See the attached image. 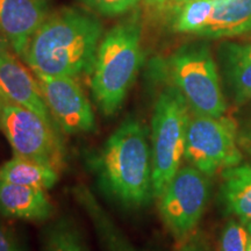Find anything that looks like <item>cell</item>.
I'll return each mask as SVG.
<instances>
[{
    "mask_svg": "<svg viewBox=\"0 0 251 251\" xmlns=\"http://www.w3.org/2000/svg\"><path fill=\"white\" fill-rule=\"evenodd\" d=\"M48 14V0H0V33L18 56Z\"/></svg>",
    "mask_w": 251,
    "mask_h": 251,
    "instance_id": "obj_11",
    "label": "cell"
},
{
    "mask_svg": "<svg viewBox=\"0 0 251 251\" xmlns=\"http://www.w3.org/2000/svg\"><path fill=\"white\" fill-rule=\"evenodd\" d=\"M0 214L29 222H48L55 206L47 190L0 181Z\"/></svg>",
    "mask_w": 251,
    "mask_h": 251,
    "instance_id": "obj_12",
    "label": "cell"
},
{
    "mask_svg": "<svg viewBox=\"0 0 251 251\" xmlns=\"http://www.w3.org/2000/svg\"><path fill=\"white\" fill-rule=\"evenodd\" d=\"M219 198L228 214L251 220V165L238 164L221 171Z\"/></svg>",
    "mask_w": 251,
    "mask_h": 251,
    "instance_id": "obj_16",
    "label": "cell"
},
{
    "mask_svg": "<svg viewBox=\"0 0 251 251\" xmlns=\"http://www.w3.org/2000/svg\"><path fill=\"white\" fill-rule=\"evenodd\" d=\"M251 29V0H215L211 17L199 35L236 36Z\"/></svg>",
    "mask_w": 251,
    "mask_h": 251,
    "instance_id": "obj_15",
    "label": "cell"
},
{
    "mask_svg": "<svg viewBox=\"0 0 251 251\" xmlns=\"http://www.w3.org/2000/svg\"><path fill=\"white\" fill-rule=\"evenodd\" d=\"M101 36L102 24L93 13L65 7L48 14L21 58L34 74L72 78L91 75Z\"/></svg>",
    "mask_w": 251,
    "mask_h": 251,
    "instance_id": "obj_2",
    "label": "cell"
},
{
    "mask_svg": "<svg viewBox=\"0 0 251 251\" xmlns=\"http://www.w3.org/2000/svg\"><path fill=\"white\" fill-rule=\"evenodd\" d=\"M9 49H11V46H9L8 41L5 39L4 35H2L1 33H0V54H2V52H6V51H9Z\"/></svg>",
    "mask_w": 251,
    "mask_h": 251,
    "instance_id": "obj_25",
    "label": "cell"
},
{
    "mask_svg": "<svg viewBox=\"0 0 251 251\" xmlns=\"http://www.w3.org/2000/svg\"><path fill=\"white\" fill-rule=\"evenodd\" d=\"M247 251H251V237L249 236V241H248V246H247Z\"/></svg>",
    "mask_w": 251,
    "mask_h": 251,
    "instance_id": "obj_29",
    "label": "cell"
},
{
    "mask_svg": "<svg viewBox=\"0 0 251 251\" xmlns=\"http://www.w3.org/2000/svg\"><path fill=\"white\" fill-rule=\"evenodd\" d=\"M59 172L45 163L13 156L0 166V181L49 190L58 183Z\"/></svg>",
    "mask_w": 251,
    "mask_h": 251,
    "instance_id": "obj_17",
    "label": "cell"
},
{
    "mask_svg": "<svg viewBox=\"0 0 251 251\" xmlns=\"http://www.w3.org/2000/svg\"><path fill=\"white\" fill-rule=\"evenodd\" d=\"M218 58L225 85L237 105L251 100V45L225 42Z\"/></svg>",
    "mask_w": 251,
    "mask_h": 251,
    "instance_id": "obj_14",
    "label": "cell"
},
{
    "mask_svg": "<svg viewBox=\"0 0 251 251\" xmlns=\"http://www.w3.org/2000/svg\"><path fill=\"white\" fill-rule=\"evenodd\" d=\"M241 222L244 225V227H246L248 233H249V236L251 237V220H247V221H241Z\"/></svg>",
    "mask_w": 251,
    "mask_h": 251,
    "instance_id": "obj_26",
    "label": "cell"
},
{
    "mask_svg": "<svg viewBox=\"0 0 251 251\" xmlns=\"http://www.w3.org/2000/svg\"><path fill=\"white\" fill-rule=\"evenodd\" d=\"M0 251H27L18 235L0 222Z\"/></svg>",
    "mask_w": 251,
    "mask_h": 251,
    "instance_id": "obj_24",
    "label": "cell"
},
{
    "mask_svg": "<svg viewBox=\"0 0 251 251\" xmlns=\"http://www.w3.org/2000/svg\"><path fill=\"white\" fill-rule=\"evenodd\" d=\"M50 113L62 133L89 134L96 130L92 105L76 78L35 74Z\"/></svg>",
    "mask_w": 251,
    "mask_h": 251,
    "instance_id": "obj_9",
    "label": "cell"
},
{
    "mask_svg": "<svg viewBox=\"0 0 251 251\" xmlns=\"http://www.w3.org/2000/svg\"><path fill=\"white\" fill-rule=\"evenodd\" d=\"M215 0H181L178 1L175 29L180 33L199 35L211 17Z\"/></svg>",
    "mask_w": 251,
    "mask_h": 251,
    "instance_id": "obj_19",
    "label": "cell"
},
{
    "mask_svg": "<svg viewBox=\"0 0 251 251\" xmlns=\"http://www.w3.org/2000/svg\"><path fill=\"white\" fill-rule=\"evenodd\" d=\"M178 1H181V0H178Z\"/></svg>",
    "mask_w": 251,
    "mask_h": 251,
    "instance_id": "obj_30",
    "label": "cell"
},
{
    "mask_svg": "<svg viewBox=\"0 0 251 251\" xmlns=\"http://www.w3.org/2000/svg\"><path fill=\"white\" fill-rule=\"evenodd\" d=\"M169 72L192 114L213 118L225 115L227 101L218 67L206 42L197 41L179 47L169 59Z\"/></svg>",
    "mask_w": 251,
    "mask_h": 251,
    "instance_id": "obj_5",
    "label": "cell"
},
{
    "mask_svg": "<svg viewBox=\"0 0 251 251\" xmlns=\"http://www.w3.org/2000/svg\"><path fill=\"white\" fill-rule=\"evenodd\" d=\"M71 192L90 219L101 251H144L131 242L86 185L78 184Z\"/></svg>",
    "mask_w": 251,
    "mask_h": 251,
    "instance_id": "obj_13",
    "label": "cell"
},
{
    "mask_svg": "<svg viewBox=\"0 0 251 251\" xmlns=\"http://www.w3.org/2000/svg\"><path fill=\"white\" fill-rule=\"evenodd\" d=\"M148 1L152 5H162L164 4L165 1H168V0H148Z\"/></svg>",
    "mask_w": 251,
    "mask_h": 251,
    "instance_id": "obj_27",
    "label": "cell"
},
{
    "mask_svg": "<svg viewBox=\"0 0 251 251\" xmlns=\"http://www.w3.org/2000/svg\"><path fill=\"white\" fill-rule=\"evenodd\" d=\"M237 142L240 149L251 156V111L237 121Z\"/></svg>",
    "mask_w": 251,
    "mask_h": 251,
    "instance_id": "obj_23",
    "label": "cell"
},
{
    "mask_svg": "<svg viewBox=\"0 0 251 251\" xmlns=\"http://www.w3.org/2000/svg\"><path fill=\"white\" fill-rule=\"evenodd\" d=\"M40 250L91 251L83 230L68 215H59L46 222L41 231Z\"/></svg>",
    "mask_w": 251,
    "mask_h": 251,
    "instance_id": "obj_18",
    "label": "cell"
},
{
    "mask_svg": "<svg viewBox=\"0 0 251 251\" xmlns=\"http://www.w3.org/2000/svg\"><path fill=\"white\" fill-rule=\"evenodd\" d=\"M249 233L242 222L230 219L222 229L218 251H247Z\"/></svg>",
    "mask_w": 251,
    "mask_h": 251,
    "instance_id": "obj_20",
    "label": "cell"
},
{
    "mask_svg": "<svg viewBox=\"0 0 251 251\" xmlns=\"http://www.w3.org/2000/svg\"><path fill=\"white\" fill-rule=\"evenodd\" d=\"M191 112L175 85L166 86L156 100L151 118L150 149L153 194L157 198L177 174L184 158Z\"/></svg>",
    "mask_w": 251,
    "mask_h": 251,
    "instance_id": "obj_4",
    "label": "cell"
},
{
    "mask_svg": "<svg viewBox=\"0 0 251 251\" xmlns=\"http://www.w3.org/2000/svg\"><path fill=\"white\" fill-rule=\"evenodd\" d=\"M142 26L139 14L112 27L101 39L91 72V92L100 112L120 111L143 64Z\"/></svg>",
    "mask_w": 251,
    "mask_h": 251,
    "instance_id": "obj_3",
    "label": "cell"
},
{
    "mask_svg": "<svg viewBox=\"0 0 251 251\" xmlns=\"http://www.w3.org/2000/svg\"><path fill=\"white\" fill-rule=\"evenodd\" d=\"M209 197V177L190 164L180 166L157 197L163 224L177 243L197 230Z\"/></svg>",
    "mask_w": 251,
    "mask_h": 251,
    "instance_id": "obj_8",
    "label": "cell"
},
{
    "mask_svg": "<svg viewBox=\"0 0 251 251\" xmlns=\"http://www.w3.org/2000/svg\"><path fill=\"white\" fill-rule=\"evenodd\" d=\"M96 13L106 17L120 15L133 8L140 0H80Z\"/></svg>",
    "mask_w": 251,
    "mask_h": 251,
    "instance_id": "obj_21",
    "label": "cell"
},
{
    "mask_svg": "<svg viewBox=\"0 0 251 251\" xmlns=\"http://www.w3.org/2000/svg\"><path fill=\"white\" fill-rule=\"evenodd\" d=\"M0 87L11 101L35 113L50 127L62 133L47 106L37 79H34L11 51L0 54Z\"/></svg>",
    "mask_w": 251,
    "mask_h": 251,
    "instance_id": "obj_10",
    "label": "cell"
},
{
    "mask_svg": "<svg viewBox=\"0 0 251 251\" xmlns=\"http://www.w3.org/2000/svg\"><path fill=\"white\" fill-rule=\"evenodd\" d=\"M89 161L100 192L125 211L155 198L148 128L137 118H126Z\"/></svg>",
    "mask_w": 251,
    "mask_h": 251,
    "instance_id": "obj_1",
    "label": "cell"
},
{
    "mask_svg": "<svg viewBox=\"0 0 251 251\" xmlns=\"http://www.w3.org/2000/svg\"><path fill=\"white\" fill-rule=\"evenodd\" d=\"M184 158L190 165L212 177L241 164L237 121L231 117L191 115L187 126Z\"/></svg>",
    "mask_w": 251,
    "mask_h": 251,
    "instance_id": "obj_6",
    "label": "cell"
},
{
    "mask_svg": "<svg viewBox=\"0 0 251 251\" xmlns=\"http://www.w3.org/2000/svg\"><path fill=\"white\" fill-rule=\"evenodd\" d=\"M5 100H8V98L6 97V94L4 93V91H2L1 87H0V102L5 101Z\"/></svg>",
    "mask_w": 251,
    "mask_h": 251,
    "instance_id": "obj_28",
    "label": "cell"
},
{
    "mask_svg": "<svg viewBox=\"0 0 251 251\" xmlns=\"http://www.w3.org/2000/svg\"><path fill=\"white\" fill-rule=\"evenodd\" d=\"M175 251H212V247L205 234L196 230L187 238L178 242Z\"/></svg>",
    "mask_w": 251,
    "mask_h": 251,
    "instance_id": "obj_22",
    "label": "cell"
},
{
    "mask_svg": "<svg viewBox=\"0 0 251 251\" xmlns=\"http://www.w3.org/2000/svg\"><path fill=\"white\" fill-rule=\"evenodd\" d=\"M0 130L14 156L45 163L61 171L65 164L62 133L39 115L11 100L0 102Z\"/></svg>",
    "mask_w": 251,
    "mask_h": 251,
    "instance_id": "obj_7",
    "label": "cell"
}]
</instances>
